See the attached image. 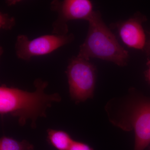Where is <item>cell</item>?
<instances>
[{"mask_svg":"<svg viewBox=\"0 0 150 150\" xmlns=\"http://www.w3.org/2000/svg\"><path fill=\"white\" fill-rule=\"evenodd\" d=\"M35 90L30 92L5 84L0 86V114L1 116L10 114L18 118L20 126H23L30 119V126L36 128L38 117L46 118V110L54 102L62 100L58 93L47 94L44 92L48 82L40 79L34 82Z\"/></svg>","mask_w":150,"mask_h":150,"instance_id":"6da1fadb","label":"cell"},{"mask_svg":"<svg viewBox=\"0 0 150 150\" xmlns=\"http://www.w3.org/2000/svg\"><path fill=\"white\" fill-rule=\"evenodd\" d=\"M108 119L123 131H134V150H144L150 144V98L131 90L127 96L110 100L105 106Z\"/></svg>","mask_w":150,"mask_h":150,"instance_id":"7a4b0ae2","label":"cell"},{"mask_svg":"<svg viewBox=\"0 0 150 150\" xmlns=\"http://www.w3.org/2000/svg\"><path fill=\"white\" fill-rule=\"evenodd\" d=\"M87 21L88 32L84 42L80 46L78 57L87 61L97 58L120 67L126 66L129 61V52L118 43L104 23L100 12L94 11Z\"/></svg>","mask_w":150,"mask_h":150,"instance_id":"3957f363","label":"cell"},{"mask_svg":"<svg viewBox=\"0 0 150 150\" xmlns=\"http://www.w3.org/2000/svg\"><path fill=\"white\" fill-rule=\"evenodd\" d=\"M95 66L80 57L71 59L67 73L71 98L76 103L84 102L94 96L96 79Z\"/></svg>","mask_w":150,"mask_h":150,"instance_id":"277c9868","label":"cell"},{"mask_svg":"<svg viewBox=\"0 0 150 150\" xmlns=\"http://www.w3.org/2000/svg\"><path fill=\"white\" fill-rule=\"evenodd\" d=\"M74 39V35L72 33L66 35H43L32 40H30L26 35H19L15 46L16 54L18 59L30 61L34 56L50 54L71 43Z\"/></svg>","mask_w":150,"mask_h":150,"instance_id":"5b68a950","label":"cell"},{"mask_svg":"<svg viewBox=\"0 0 150 150\" xmlns=\"http://www.w3.org/2000/svg\"><path fill=\"white\" fill-rule=\"evenodd\" d=\"M51 8L58 14V17L53 23V34H68L67 23L76 20H88L93 13V6L89 0L53 1Z\"/></svg>","mask_w":150,"mask_h":150,"instance_id":"8992f818","label":"cell"},{"mask_svg":"<svg viewBox=\"0 0 150 150\" xmlns=\"http://www.w3.org/2000/svg\"><path fill=\"white\" fill-rule=\"evenodd\" d=\"M146 18L137 13L131 18L115 24L121 40L129 48L144 49L146 36L143 24Z\"/></svg>","mask_w":150,"mask_h":150,"instance_id":"52a82bcc","label":"cell"},{"mask_svg":"<svg viewBox=\"0 0 150 150\" xmlns=\"http://www.w3.org/2000/svg\"><path fill=\"white\" fill-rule=\"evenodd\" d=\"M47 140L58 150H69L74 140L66 131L48 129L47 130Z\"/></svg>","mask_w":150,"mask_h":150,"instance_id":"ba28073f","label":"cell"},{"mask_svg":"<svg viewBox=\"0 0 150 150\" xmlns=\"http://www.w3.org/2000/svg\"><path fill=\"white\" fill-rule=\"evenodd\" d=\"M0 150H34V147L27 140L18 142L11 137L3 136L0 139Z\"/></svg>","mask_w":150,"mask_h":150,"instance_id":"9c48e42d","label":"cell"},{"mask_svg":"<svg viewBox=\"0 0 150 150\" xmlns=\"http://www.w3.org/2000/svg\"><path fill=\"white\" fill-rule=\"evenodd\" d=\"M15 19L6 13H0V28L5 30L11 29L15 25Z\"/></svg>","mask_w":150,"mask_h":150,"instance_id":"30bf717a","label":"cell"},{"mask_svg":"<svg viewBox=\"0 0 150 150\" xmlns=\"http://www.w3.org/2000/svg\"><path fill=\"white\" fill-rule=\"evenodd\" d=\"M69 150H94L89 145L83 142L74 140Z\"/></svg>","mask_w":150,"mask_h":150,"instance_id":"8fae6325","label":"cell"},{"mask_svg":"<svg viewBox=\"0 0 150 150\" xmlns=\"http://www.w3.org/2000/svg\"><path fill=\"white\" fill-rule=\"evenodd\" d=\"M147 65L148 67V69L146 71L145 76H146L147 80L150 83V57L148 58Z\"/></svg>","mask_w":150,"mask_h":150,"instance_id":"7c38bea8","label":"cell"},{"mask_svg":"<svg viewBox=\"0 0 150 150\" xmlns=\"http://www.w3.org/2000/svg\"><path fill=\"white\" fill-rule=\"evenodd\" d=\"M149 34L150 38L147 42H146V46L144 50L146 55L150 57V32H149Z\"/></svg>","mask_w":150,"mask_h":150,"instance_id":"4fadbf2b","label":"cell"}]
</instances>
